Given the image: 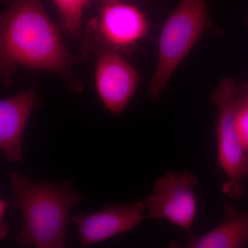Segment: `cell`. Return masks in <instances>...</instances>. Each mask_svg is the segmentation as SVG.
Instances as JSON below:
<instances>
[{
  "label": "cell",
  "mask_w": 248,
  "mask_h": 248,
  "mask_svg": "<svg viewBox=\"0 0 248 248\" xmlns=\"http://www.w3.org/2000/svg\"><path fill=\"white\" fill-rule=\"evenodd\" d=\"M208 0H179L160 35L157 64L150 84V97L159 99L179 63L211 27Z\"/></svg>",
  "instance_id": "cell-3"
},
{
  "label": "cell",
  "mask_w": 248,
  "mask_h": 248,
  "mask_svg": "<svg viewBox=\"0 0 248 248\" xmlns=\"http://www.w3.org/2000/svg\"><path fill=\"white\" fill-rule=\"evenodd\" d=\"M236 93H239L238 99H241V100L246 101L248 103V82L247 84H244L242 89L236 88Z\"/></svg>",
  "instance_id": "cell-14"
},
{
  "label": "cell",
  "mask_w": 248,
  "mask_h": 248,
  "mask_svg": "<svg viewBox=\"0 0 248 248\" xmlns=\"http://www.w3.org/2000/svg\"><path fill=\"white\" fill-rule=\"evenodd\" d=\"M248 244V210L241 212L231 203L223 205L220 224L202 236L187 237L184 245L170 243L167 248H245Z\"/></svg>",
  "instance_id": "cell-10"
},
{
  "label": "cell",
  "mask_w": 248,
  "mask_h": 248,
  "mask_svg": "<svg viewBox=\"0 0 248 248\" xmlns=\"http://www.w3.org/2000/svg\"><path fill=\"white\" fill-rule=\"evenodd\" d=\"M198 183L191 172L166 173L155 182L151 195L145 200L148 216L165 218L182 229L187 237L192 236L197 210L194 189Z\"/></svg>",
  "instance_id": "cell-5"
},
{
  "label": "cell",
  "mask_w": 248,
  "mask_h": 248,
  "mask_svg": "<svg viewBox=\"0 0 248 248\" xmlns=\"http://www.w3.org/2000/svg\"><path fill=\"white\" fill-rule=\"evenodd\" d=\"M12 203L7 201L1 200L0 201V237L4 239L8 233V227L5 223L4 217L6 209L9 208Z\"/></svg>",
  "instance_id": "cell-13"
},
{
  "label": "cell",
  "mask_w": 248,
  "mask_h": 248,
  "mask_svg": "<svg viewBox=\"0 0 248 248\" xmlns=\"http://www.w3.org/2000/svg\"><path fill=\"white\" fill-rule=\"evenodd\" d=\"M38 103L29 89L0 102V149L10 162L22 163V138L28 120Z\"/></svg>",
  "instance_id": "cell-8"
},
{
  "label": "cell",
  "mask_w": 248,
  "mask_h": 248,
  "mask_svg": "<svg viewBox=\"0 0 248 248\" xmlns=\"http://www.w3.org/2000/svg\"><path fill=\"white\" fill-rule=\"evenodd\" d=\"M75 61L42 0H12L4 10L0 20L3 84L11 82V76L21 66L34 71L54 72L64 79L71 91L79 93L82 84L72 73Z\"/></svg>",
  "instance_id": "cell-1"
},
{
  "label": "cell",
  "mask_w": 248,
  "mask_h": 248,
  "mask_svg": "<svg viewBox=\"0 0 248 248\" xmlns=\"http://www.w3.org/2000/svg\"><path fill=\"white\" fill-rule=\"evenodd\" d=\"M94 81L106 108L114 115H120L135 94L139 76L115 48L108 46L97 54Z\"/></svg>",
  "instance_id": "cell-6"
},
{
  "label": "cell",
  "mask_w": 248,
  "mask_h": 248,
  "mask_svg": "<svg viewBox=\"0 0 248 248\" xmlns=\"http://www.w3.org/2000/svg\"></svg>",
  "instance_id": "cell-16"
},
{
  "label": "cell",
  "mask_w": 248,
  "mask_h": 248,
  "mask_svg": "<svg viewBox=\"0 0 248 248\" xmlns=\"http://www.w3.org/2000/svg\"><path fill=\"white\" fill-rule=\"evenodd\" d=\"M60 15L65 33L73 40L81 36L83 12L87 0H53Z\"/></svg>",
  "instance_id": "cell-11"
},
{
  "label": "cell",
  "mask_w": 248,
  "mask_h": 248,
  "mask_svg": "<svg viewBox=\"0 0 248 248\" xmlns=\"http://www.w3.org/2000/svg\"><path fill=\"white\" fill-rule=\"evenodd\" d=\"M104 3L112 2V1H119L120 0H101Z\"/></svg>",
  "instance_id": "cell-15"
},
{
  "label": "cell",
  "mask_w": 248,
  "mask_h": 248,
  "mask_svg": "<svg viewBox=\"0 0 248 248\" xmlns=\"http://www.w3.org/2000/svg\"><path fill=\"white\" fill-rule=\"evenodd\" d=\"M100 11L99 28L108 46H127L141 40L148 32V24L136 6L119 1L104 3Z\"/></svg>",
  "instance_id": "cell-9"
},
{
  "label": "cell",
  "mask_w": 248,
  "mask_h": 248,
  "mask_svg": "<svg viewBox=\"0 0 248 248\" xmlns=\"http://www.w3.org/2000/svg\"><path fill=\"white\" fill-rule=\"evenodd\" d=\"M235 125L245 152L248 154V103L236 98Z\"/></svg>",
  "instance_id": "cell-12"
},
{
  "label": "cell",
  "mask_w": 248,
  "mask_h": 248,
  "mask_svg": "<svg viewBox=\"0 0 248 248\" xmlns=\"http://www.w3.org/2000/svg\"><path fill=\"white\" fill-rule=\"evenodd\" d=\"M144 202L135 200L128 205L108 203L97 213L71 217L78 230L81 248L102 242L131 231L148 217Z\"/></svg>",
  "instance_id": "cell-7"
},
{
  "label": "cell",
  "mask_w": 248,
  "mask_h": 248,
  "mask_svg": "<svg viewBox=\"0 0 248 248\" xmlns=\"http://www.w3.org/2000/svg\"><path fill=\"white\" fill-rule=\"evenodd\" d=\"M74 179L65 182H34L16 172L10 174L12 205L19 209L24 223L16 236L18 246L36 248H70L67 227L72 207L83 198L73 187Z\"/></svg>",
  "instance_id": "cell-2"
},
{
  "label": "cell",
  "mask_w": 248,
  "mask_h": 248,
  "mask_svg": "<svg viewBox=\"0 0 248 248\" xmlns=\"http://www.w3.org/2000/svg\"><path fill=\"white\" fill-rule=\"evenodd\" d=\"M236 91L234 80L226 78L218 85L213 97L218 110V161L228 178L222 192L232 200H239L244 195V179L248 175V154L241 144L235 125Z\"/></svg>",
  "instance_id": "cell-4"
}]
</instances>
